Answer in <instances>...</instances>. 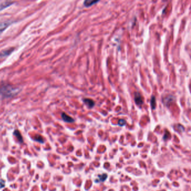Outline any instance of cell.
<instances>
[{"label":"cell","mask_w":191,"mask_h":191,"mask_svg":"<svg viewBox=\"0 0 191 191\" xmlns=\"http://www.w3.org/2000/svg\"><path fill=\"white\" fill-rule=\"evenodd\" d=\"M150 105L152 109H155L156 108V98L154 95L151 96V100H150Z\"/></svg>","instance_id":"9c48e42d"},{"label":"cell","mask_w":191,"mask_h":191,"mask_svg":"<svg viewBox=\"0 0 191 191\" xmlns=\"http://www.w3.org/2000/svg\"><path fill=\"white\" fill-rule=\"evenodd\" d=\"M13 51H14V49H13V48H12V49H6V50H5V51H3L2 52L0 53V57H6V56H7L11 53Z\"/></svg>","instance_id":"ba28073f"},{"label":"cell","mask_w":191,"mask_h":191,"mask_svg":"<svg viewBox=\"0 0 191 191\" xmlns=\"http://www.w3.org/2000/svg\"><path fill=\"white\" fill-rule=\"evenodd\" d=\"M107 174H103L102 175H99V176H98V178L100 179V182H104V181L105 180V179H106V178H107Z\"/></svg>","instance_id":"7c38bea8"},{"label":"cell","mask_w":191,"mask_h":191,"mask_svg":"<svg viewBox=\"0 0 191 191\" xmlns=\"http://www.w3.org/2000/svg\"><path fill=\"white\" fill-rule=\"evenodd\" d=\"M126 121L123 119H119L118 121V124L120 126H123L126 124Z\"/></svg>","instance_id":"5bb4252c"},{"label":"cell","mask_w":191,"mask_h":191,"mask_svg":"<svg viewBox=\"0 0 191 191\" xmlns=\"http://www.w3.org/2000/svg\"><path fill=\"white\" fill-rule=\"evenodd\" d=\"M14 2L11 1H0V11L9 7L10 6L14 4Z\"/></svg>","instance_id":"3957f363"},{"label":"cell","mask_w":191,"mask_h":191,"mask_svg":"<svg viewBox=\"0 0 191 191\" xmlns=\"http://www.w3.org/2000/svg\"><path fill=\"white\" fill-rule=\"evenodd\" d=\"M34 140L38 142H41V143H43L44 142V140H43V137H42L40 135L35 136V137H34Z\"/></svg>","instance_id":"4fadbf2b"},{"label":"cell","mask_w":191,"mask_h":191,"mask_svg":"<svg viewBox=\"0 0 191 191\" xmlns=\"http://www.w3.org/2000/svg\"><path fill=\"white\" fill-rule=\"evenodd\" d=\"M19 89L10 84L2 82L0 83V95L5 98H11L17 95L19 92Z\"/></svg>","instance_id":"6da1fadb"},{"label":"cell","mask_w":191,"mask_h":191,"mask_svg":"<svg viewBox=\"0 0 191 191\" xmlns=\"http://www.w3.org/2000/svg\"><path fill=\"white\" fill-rule=\"evenodd\" d=\"M135 102L137 105H142L144 103V98L139 93H135Z\"/></svg>","instance_id":"7a4b0ae2"},{"label":"cell","mask_w":191,"mask_h":191,"mask_svg":"<svg viewBox=\"0 0 191 191\" xmlns=\"http://www.w3.org/2000/svg\"><path fill=\"white\" fill-rule=\"evenodd\" d=\"M61 117H62V118L63 120L66 122L72 123V122L75 121V120H74V119L72 118H71V117H70L69 115H68L67 114H66V113H62V114H61Z\"/></svg>","instance_id":"5b68a950"},{"label":"cell","mask_w":191,"mask_h":191,"mask_svg":"<svg viewBox=\"0 0 191 191\" xmlns=\"http://www.w3.org/2000/svg\"><path fill=\"white\" fill-rule=\"evenodd\" d=\"M10 21H5L0 22V34L10 25Z\"/></svg>","instance_id":"8992f818"},{"label":"cell","mask_w":191,"mask_h":191,"mask_svg":"<svg viewBox=\"0 0 191 191\" xmlns=\"http://www.w3.org/2000/svg\"><path fill=\"white\" fill-rule=\"evenodd\" d=\"M83 102L85 104L88 106L89 108H92L94 106H95V103L94 101L93 100L91 99H87V98H85L83 99Z\"/></svg>","instance_id":"277c9868"},{"label":"cell","mask_w":191,"mask_h":191,"mask_svg":"<svg viewBox=\"0 0 191 191\" xmlns=\"http://www.w3.org/2000/svg\"><path fill=\"white\" fill-rule=\"evenodd\" d=\"M99 2V1H98V0H96V1H93V0H86V1L84 2V5L85 7H89Z\"/></svg>","instance_id":"52a82bcc"},{"label":"cell","mask_w":191,"mask_h":191,"mask_svg":"<svg viewBox=\"0 0 191 191\" xmlns=\"http://www.w3.org/2000/svg\"><path fill=\"white\" fill-rule=\"evenodd\" d=\"M14 135L15 136L16 138L18 139V140L19 142H23V139H22V136L20 134V132H19L18 130H15L14 132Z\"/></svg>","instance_id":"30bf717a"},{"label":"cell","mask_w":191,"mask_h":191,"mask_svg":"<svg viewBox=\"0 0 191 191\" xmlns=\"http://www.w3.org/2000/svg\"><path fill=\"white\" fill-rule=\"evenodd\" d=\"M173 96L171 95L168 96L167 98H165V104H166L167 106L169 105L170 103L173 102Z\"/></svg>","instance_id":"8fae6325"}]
</instances>
